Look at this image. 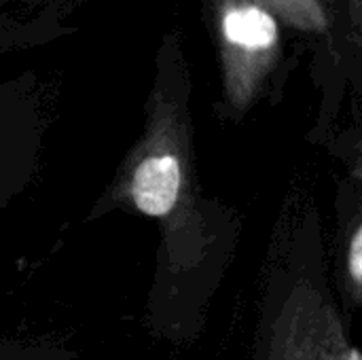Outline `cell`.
I'll return each instance as SVG.
<instances>
[{"instance_id": "6da1fadb", "label": "cell", "mask_w": 362, "mask_h": 360, "mask_svg": "<svg viewBox=\"0 0 362 360\" xmlns=\"http://www.w3.org/2000/svg\"><path fill=\"white\" fill-rule=\"evenodd\" d=\"M225 87L246 106L280 55V23L267 0H214Z\"/></svg>"}, {"instance_id": "7a4b0ae2", "label": "cell", "mask_w": 362, "mask_h": 360, "mask_svg": "<svg viewBox=\"0 0 362 360\" xmlns=\"http://www.w3.org/2000/svg\"><path fill=\"white\" fill-rule=\"evenodd\" d=\"M182 187V170L172 153H151L134 170L129 193L134 206L148 216H165L174 210Z\"/></svg>"}, {"instance_id": "3957f363", "label": "cell", "mask_w": 362, "mask_h": 360, "mask_svg": "<svg viewBox=\"0 0 362 360\" xmlns=\"http://www.w3.org/2000/svg\"><path fill=\"white\" fill-rule=\"evenodd\" d=\"M267 4L295 28L308 32H322L327 28V15L320 0H267Z\"/></svg>"}, {"instance_id": "277c9868", "label": "cell", "mask_w": 362, "mask_h": 360, "mask_svg": "<svg viewBox=\"0 0 362 360\" xmlns=\"http://www.w3.org/2000/svg\"><path fill=\"white\" fill-rule=\"evenodd\" d=\"M348 269H350V278L354 282V286L358 289L362 280V233L361 229L354 231L352 240H350V257H348Z\"/></svg>"}]
</instances>
